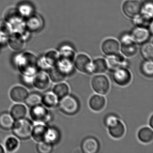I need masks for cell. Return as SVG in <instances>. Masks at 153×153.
<instances>
[{
	"label": "cell",
	"instance_id": "obj_17",
	"mask_svg": "<svg viewBox=\"0 0 153 153\" xmlns=\"http://www.w3.org/2000/svg\"><path fill=\"white\" fill-rule=\"evenodd\" d=\"M106 60L108 68L113 71L118 68H127L128 66L127 60L123 57L118 54L110 56Z\"/></svg>",
	"mask_w": 153,
	"mask_h": 153
},
{
	"label": "cell",
	"instance_id": "obj_6",
	"mask_svg": "<svg viewBox=\"0 0 153 153\" xmlns=\"http://www.w3.org/2000/svg\"><path fill=\"white\" fill-rule=\"evenodd\" d=\"M113 79L114 82L120 86H126L131 79V74L127 68H118L114 70Z\"/></svg>",
	"mask_w": 153,
	"mask_h": 153
},
{
	"label": "cell",
	"instance_id": "obj_9",
	"mask_svg": "<svg viewBox=\"0 0 153 153\" xmlns=\"http://www.w3.org/2000/svg\"><path fill=\"white\" fill-rule=\"evenodd\" d=\"M76 68L82 73L91 74L92 71V62L89 57L85 54H80L74 60Z\"/></svg>",
	"mask_w": 153,
	"mask_h": 153
},
{
	"label": "cell",
	"instance_id": "obj_36",
	"mask_svg": "<svg viewBox=\"0 0 153 153\" xmlns=\"http://www.w3.org/2000/svg\"><path fill=\"white\" fill-rule=\"evenodd\" d=\"M38 67L39 71L47 72L49 71L51 67L46 62L44 57L40 59H38Z\"/></svg>",
	"mask_w": 153,
	"mask_h": 153
},
{
	"label": "cell",
	"instance_id": "obj_32",
	"mask_svg": "<svg viewBox=\"0 0 153 153\" xmlns=\"http://www.w3.org/2000/svg\"><path fill=\"white\" fill-rule=\"evenodd\" d=\"M44 58L46 62L51 67L57 65L59 60V53L54 51H51L47 53Z\"/></svg>",
	"mask_w": 153,
	"mask_h": 153
},
{
	"label": "cell",
	"instance_id": "obj_1",
	"mask_svg": "<svg viewBox=\"0 0 153 153\" xmlns=\"http://www.w3.org/2000/svg\"><path fill=\"white\" fill-rule=\"evenodd\" d=\"M15 64L21 76L33 77L38 71V58L33 53H26L19 55Z\"/></svg>",
	"mask_w": 153,
	"mask_h": 153
},
{
	"label": "cell",
	"instance_id": "obj_27",
	"mask_svg": "<svg viewBox=\"0 0 153 153\" xmlns=\"http://www.w3.org/2000/svg\"><path fill=\"white\" fill-rule=\"evenodd\" d=\"M60 133L57 129L52 127H48L45 136L44 141L53 145L59 140Z\"/></svg>",
	"mask_w": 153,
	"mask_h": 153
},
{
	"label": "cell",
	"instance_id": "obj_5",
	"mask_svg": "<svg viewBox=\"0 0 153 153\" xmlns=\"http://www.w3.org/2000/svg\"><path fill=\"white\" fill-rule=\"evenodd\" d=\"M92 86L95 92L101 95H105L109 92L110 83L108 78L103 75L94 76L92 79Z\"/></svg>",
	"mask_w": 153,
	"mask_h": 153
},
{
	"label": "cell",
	"instance_id": "obj_2",
	"mask_svg": "<svg viewBox=\"0 0 153 153\" xmlns=\"http://www.w3.org/2000/svg\"><path fill=\"white\" fill-rule=\"evenodd\" d=\"M33 127L32 122L25 118L15 121L12 130L14 135L19 139L27 140L31 137Z\"/></svg>",
	"mask_w": 153,
	"mask_h": 153
},
{
	"label": "cell",
	"instance_id": "obj_18",
	"mask_svg": "<svg viewBox=\"0 0 153 153\" xmlns=\"http://www.w3.org/2000/svg\"><path fill=\"white\" fill-rule=\"evenodd\" d=\"M107 128L110 135L114 138H120L125 133V126L119 119Z\"/></svg>",
	"mask_w": 153,
	"mask_h": 153
},
{
	"label": "cell",
	"instance_id": "obj_16",
	"mask_svg": "<svg viewBox=\"0 0 153 153\" xmlns=\"http://www.w3.org/2000/svg\"><path fill=\"white\" fill-rule=\"evenodd\" d=\"M51 81L58 83L62 82L66 79L68 75L58 65L51 67L48 71Z\"/></svg>",
	"mask_w": 153,
	"mask_h": 153
},
{
	"label": "cell",
	"instance_id": "obj_31",
	"mask_svg": "<svg viewBox=\"0 0 153 153\" xmlns=\"http://www.w3.org/2000/svg\"><path fill=\"white\" fill-rule=\"evenodd\" d=\"M140 71L143 75L148 77L153 76V63L152 60H146L141 64Z\"/></svg>",
	"mask_w": 153,
	"mask_h": 153
},
{
	"label": "cell",
	"instance_id": "obj_34",
	"mask_svg": "<svg viewBox=\"0 0 153 153\" xmlns=\"http://www.w3.org/2000/svg\"><path fill=\"white\" fill-rule=\"evenodd\" d=\"M53 145L45 141L38 143L37 146V152L40 153H50L53 149Z\"/></svg>",
	"mask_w": 153,
	"mask_h": 153
},
{
	"label": "cell",
	"instance_id": "obj_7",
	"mask_svg": "<svg viewBox=\"0 0 153 153\" xmlns=\"http://www.w3.org/2000/svg\"><path fill=\"white\" fill-rule=\"evenodd\" d=\"M51 79L47 72L39 71L33 79V86L40 91H45L49 88Z\"/></svg>",
	"mask_w": 153,
	"mask_h": 153
},
{
	"label": "cell",
	"instance_id": "obj_12",
	"mask_svg": "<svg viewBox=\"0 0 153 153\" xmlns=\"http://www.w3.org/2000/svg\"><path fill=\"white\" fill-rule=\"evenodd\" d=\"M81 148L83 153H96L99 150V142L95 138L88 137L82 141Z\"/></svg>",
	"mask_w": 153,
	"mask_h": 153
},
{
	"label": "cell",
	"instance_id": "obj_10",
	"mask_svg": "<svg viewBox=\"0 0 153 153\" xmlns=\"http://www.w3.org/2000/svg\"><path fill=\"white\" fill-rule=\"evenodd\" d=\"M28 90L23 86L16 85L10 89L9 96L11 100L16 103L24 102L29 94Z\"/></svg>",
	"mask_w": 153,
	"mask_h": 153
},
{
	"label": "cell",
	"instance_id": "obj_37",
	"mask_svg": "<svg viewBox=\"0 0 153 153\" xmlns=\"http://www.w3.org/2000/svg\"><path fill=\"white\" fill-rule=\"evenodd\" d=\"M119 119L116 115L113 114H110L105 118V124L106 127H108L114 123L115 122L116 120Z\"/></svg>",
	"mask_w": 153,
	"mask_h": 153
},
{
	"label": "cell",
	"instance_id": "obj_8",
	"mask_svg": "<svg viewBox=\"0 0 153 153\" xmlns=\"http://www.w3.org/2000/svg\"><path fill=\"white\" fill-rule=\"evenodd\" d=\"M121 51L125 56L132 57L137 52V46L136 42L131 36L124 35L121 38Z\"/></svg>",
	"mask_w": 153,
	"mask_h": 153
},
{
	"label": "cell",
	"instance_id": "obj_14",
	"mask_svg": "<svg viewBox=\"0 0 153 153\" xmlns=\"http://www.w3.org/2000/svg\"><path fill=\"white\" fill-rule=\"evenodd\" d=\"M120 49L119 42L114 39H107L102 45V50L104 53L109 56L119 54Z\"/></svg>",
	"mask_w": 153,
	"mask_h": 153
},
{
	"label": "cell",
	"instance_id": "obj_15",
	"mask_svg": "<svg viewBox=\"0 0 153 153\" xmlns=\"http://www.w3.org/2000/svg\"><path fill=\"white\" fill-rule=\"evenodd\" d=\"M10 113L15 120L16 121L26 118L28 110L26 105L16 103L11 107Z\"/></svg>",
	"mask_w": 153,
	"mask_h": 153
},
{
	"label": "cell",
	"instance_id": "obj_4",
	"mask_svg": "<svg viewBox=\"0 0 153 153\" xmlns=\"http://www.w3.org/2000/svg\"><path fill=\"white\" fill-rule=\"evenodd\" d=\"M58 105L60 110L68 115H73L76 113L79 107L76 98L68 95L59 100Z\"/></svg>",
	"mask_w": 153,
	"mask_h": 153
},
{
	"label": "cell",
	"instance_id": "obj_19",
	"mask_svg": "<svg viewBox=\"0 0 153 153\" xmlns=\"http://www.w3.org/2000/svg\"><path fill=\"white\" fill-rule=\"evenodd\" d=\"M59 62L66 64L74 65L75 59V53L71 47L67 46L61 50L59 54Z\"/></svg>",
	"mask_w": 153,
	"mask_h": 153
},
{
	"label": "cell",
	"instance_id": "obj_20",
	"mask_svg": "<svg viewBox=\"0 0 153 153\" xmlns=\"http://www.w3.org/2000/svg\"><path fill=\"white\" fill-rule=\"evenodd\" d=\"M106 104L104 97L100 95L92 96L89 101V105L91 109L95 111H100L104 109Z\"/></svg>",
	"mask_w": 153,
	"mask_h": 153
},
{
	"label": "cell",
	"instance_id": "obj_33",
	"mask_svg": "<svg viewBox=\"0 0 153 153\" xmlns=\"http://www.w3.org/2000/svg\"><path fill=\"white\" fill-rule=\"evenodd\" d=\"M10 42V46L14 51H20L24 48V42L19 37H11Z\"/></svg>",
	"mask_w": 153,
	"mask_h": 153
},
{
	"label": "cell",
	"instance_id": "obj_21",
	"mask_svg": "<svg viewBox=\"0 0 153 153\" xmlns=\"http://www.w3.org/2000/svg\"><path fill=\"white\" fill-rule=\"evenodd\" d=\"M131 36L135 42L143 43L148 39L149 33L144 27H140L133 30Z\"/></svg>",
	"mask_w": 153,
	"mask_h": 153
},
{
	"label": "cell",
	"instance_id": "obj_22",
	"mask_svg": "<svg viewBox=\"0 0 153 153\" xmlns=\"http://www.w3.org/2000/svg\"><path fill=\"white\" fill-rule=\"evenodd\" d=\"M59 102V99L53 91L47 92L42 96V104L48 109L56 107Z\"/></svg>",
	"mask_w": 153,
	"mask_h": 153
},
{
	"label": "cell",
	"instance_id": "obj_38",
	"mask_svg": "<svg viewBox=\"0 0 153 153\" xmlns=\"http://www.w3.org/2000/svg\"><path fill=\"white\" fill-rule=\"evenodd\" d=\"M6 152L5 147L1 144H0V153H4Z\"/></svg>",
	"mask_w": 153,
	"mask_h": 153
},
{
	"label": "cell",
	"instance_id": "obj_11",
	"mask_svg": "<svg viewBox=\"0 0 153 153\" xmlns=\"http://www.w3.org/2000/svg\"><path fill=\"white\" fill-rule=\"evenodd\" d=\"M141 4L136 0H129L123 4V11L124 14L130 18H135L138 16L141 11Z\"/></svg>",
	"mask_w": 153,
	"mask_h": 153
},
{
	"label": "cell",
	"instance_id": "obj_3",
	"mask_svg": "<svg viewBox=\"0 0 153 153\" xmlns=\"http://www.w3.org/2000/svg\"><path fill=\"white\" fill-rule=\"evenodd\" d=\"M30 115L32 120L36 123L46 124L52 118L51 112L42 104L31 108Z\"/></svg>",
	"mask_w": 153,
	"mask_h": 153
},
{
	"label": "cell",
	"instance_id": "obj_28",
	"mask_svg": "<svg viewBox=\"0 0 153 153\" xmlns=\"http://www.w3.org/2000/svg\"><path fill=\"white\" fill-rule=\"evenodd\" d=\"M138 137L141 142L148 143L153 139V131L151 128L145 127L141 128L138 132Z\"/></svg>",
	"mask_w": 153,
	"mask_h": 153
},
{
	"label": "cell",
	"instance_id": "obj_13",
	"mask_svg": "<svg viewBox=\"0 0 153 153\" xmlns=\"http://www.w3.org/2000/svg\"><path fill=\"white\" fill-rule=\"evenodd\" d=\"M48 127L45 123H37L33 125L31 137L37 143L44 141Z\"/></svg>",
	"mask_w": 153,
	"mask_h": 153
},
{
	"label": "cell",
	"instance_id": "obj_25",
	"mask_svg": "<svg viewBox=\"0 0 153 153\" xmlns=\"http://www.w3.org/2000/svg\"><path fill=\"white\" fill-rule=\"evenodd\" d=\"M20 142L19 139L16 136H10L7 138L5 141V149L6 152H15L19 148Z\"/></svg>",
	"mask_w": 153,
	"mask_h": 153
},
{
	"label": "cell",
	"instance_id": "obj_35",
	"mask_svg": "<svg viewBox=\"0 0 153 153\" xmlns=\"http://www.w3.org/2000/svg\"><path fill=\"white\" fill-rule=\"evenodd\" d=\"M142 15L148 17L152 18L153 14V5L152 2H148L141 7Z\"/></svg>",
	"mask_w": 153,
	"mask_h": 153
},
{
	"label": "cell",
	"instance_id": "obj_30",
	"mask_svg": "<svg viewBox=\"0 0 153 153\" xmlns=\"http://www.w3.org/2000/svg\"><path fill=\"white\" fill-rule=\"evenodd\" d=\"M140 53L146 60H152L153 57V47L151 44L143 45L140 49Z\"/></svg>",
	"mask_w": 153,
	"mask_h": 153
},
{
	"label": "cell",
	"instance_id": "obj_39",
	"mask_svg": "<svg viewBox=\"0 0 153 153\" xmlns=\"http://www.w3.org/2000/svg\"><path fill=\"white\" fill-rule=\"evenodd\" d=\"M149 125H150V127H151V128H153V115H152V116H151V118H150V120H149Z\"/></svg>",
	"mask_w": 153,
	"mask_h": 153
},
{
	"label": "cell",
	"instance_id": "obj_26",
	"mask_svg": "<svg viewBox=\"0 0 153 153\" xmlns=\"http://www.w3.org/2000/svg\"><path fill=\"white\" fill-rule=\"evenodd\" d=\"M69 87L68 84L63 82L57 83L53 87V92L56 95L59 101L62 98L68 94Z\"/></svg>",
	"mask_w": 153,
	"mask_h": 153
},
{
	"label": "cell",
	"instance_id": "obj_24",
	"mask_svg": "<svg viewBox=\"0 0 153 153\" xmlns=\"http://www.w3.org/2000/svg\"><path fill=\"white\" fill-rule=\"evenodd\" d=\"M108 67L106 60L103 58H98L92 62V73L102 74L106 72Z\"/></svg>",
	"mask_w": 153,
	"mask_h": 153
},
{
	"label": "cell",
	"instance_id": "obj_29",
	"mask_svg": "<svg viewBox=\"0 0 153 153\" xmlns=\"http://www.w3.org/2000/svg\"><path fill=\"white\" fill-rule=\"evenodd\" d=\"M42 95L39 93H29L24 102L30 108L42 104Z\"/></svg>",
	"mask_w": 153,
	"mask_h": 153
},
{
	"label": "cell",
	"instance_id": "obj_23",
	"mask_svg": "<svg viewBox=\"0 0 153 153\" xmlns=\"http://www.w3.org/2000/svg\"><path fill=\"white\" fill-rule=\"evenodd\" d=\"M15 120L10 113L4 112L0 114V128L4 130L12 129Z\"/></svg>",
	"mask_w": 153,
	"mask_h": 153
}]
</instances>
